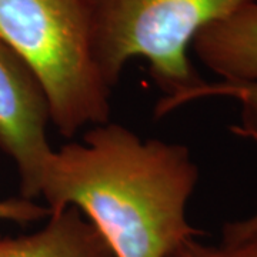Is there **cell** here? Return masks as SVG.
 I'll use <instances>...</instances> for the list:
<instances>
[{"label":"cell","mask_w":257,"mask_h":257,"mask_svg":"<svg viewBox=\"0 0 257 257\" xmlns=\"http://www.w3.org/2000/svg\"><path fill=\"white\" fill-rule=\"evenodd\" d=\"M199 176L187 146L106 121L52 152L40 197L50 213L76 207L114 257H166L200 233L187 219Z\"/></svg>","instance_id":"obj_1"},{"label":"cell","mask_w":257,"mask_h":257,"mask_svg":"<svg viewBox=\"0 0 257 257\" xmlns=\"http://www.w3.org/2000/svg\"><path fill=\"white\" fill-rule=\"evenodd\" d=\"M248 2L87 0L93 52L104 82L113 89L130 60L145 59L152 80L166 94L155 110L163 117L206 82L189 56L194 37Z\"/></svg>","instance_id":"obj_2"},{"label":"cell","mask_w":257,"mask_h":257,"mask_svg":"<svg viewBox=\"0 0 257 257\" xmlns=\"http://www.w3.org/2000/svg\"><path fill=\"white\" fill-rule=\"evenodd\" d=\"M0 39L42 80L62 136L109 121L111 89L94 59L87 0H0Z\"/></svg>","instance_id":"obj_3"},{"label":"cell","mask_w":257,"mask_h":257,"mask_svg":"<svg viewBox=\"0 0 257 257\" xmlns=\"http://www.w3.org/2000/svg\"><path fill=\"white\" fill-rule=\"evenodd\" d=\"M46 89L30 64L0 39V150L15 162L20 196L40 197L42 177L52 149Z\"/></svg>","instance_id":"obj_4"},{"label":"cell","mask_w":257,"mask_h":257,"mask_svg":"<svg viewBox=\"0 0 257 257\" xmlns=\"http://www.w3.org/2000/svg\"><path fill=\"white\" fill-rule=\"evenodd\" d=\"M193 53L220 82L257 80V2H248L194 37Z\"/></svg>","instance_id":"obj_5"},{"label":"cell","mask_w":257,"mask_h":257,"mask_svg":"<svg viewBox=\"0 0 257 257\" xmlns=\"http://www.w3.org/2000/svg\"><path fill=\"white\" fill-rule=\"evenodd\" d=\"M0 257H114L99 230L76 207L50 213L45 227L0 237Z\"/></svg>","instance_id":"obj_6"},{"label":"cell","mask_w":257,"mask_h":257,"mask_svg":"<svg viewBox=\"0 0 257 257\" xmlns=\"http://www.w3.org/2000/svg\"><path fill=\"white\" fill-rule=\"evenodd\" d=\"M227 96L239 100L241 106V123L234 130L244 136L257 140V80L253 82H204L196 90L184 96L182 104L189 101L210 97ZM257 231V210L246 219L231 221L223 227L221 240H234Z\"/></svg>","instance_id":"obj_7"},{"label":"cell","mask_w":257,"mask_h":257,"mask_svg":"<svg viewBox=\"0 0 257 257\" xmlns=\"http://www.w3.org/2000/svg\"><path fill=\"white\" fill-rule=\"evenodd\" d=\"M166 257H257V231L220 244H204L193 237L175 247Z\"/></svg>","instance_id":"obj_8"},{"label":"cell","mask_w":257,"mask_h":257,"mask_svg":"<svg viewBox=\"0 0 257 257\" xmlns=\"http://www.w3.org/2000/svg\"><path fill=\"white\" fill-rule=\"evenodd\" d=\"M50 211L46 206L25 197H12L0 200V221H13L18 224H30L47 219Z\"/></svg>","instance_id":"obj_9"},{"label":"cell","mask_w":257,"mask_h":257,"mask_svg":"<svg viewBox=\"0 0 257 257\" xmlns=\"http://www.w3.org/2000/svg\"><path fill=\"white\" fill-rule=\"evenodd\" d=\"M253 2H257V0H253Z\"/></svg>","instance_id":"obj_10"}]
</instances>
